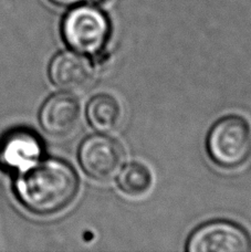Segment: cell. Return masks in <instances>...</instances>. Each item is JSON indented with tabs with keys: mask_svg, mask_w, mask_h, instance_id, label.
<instances>
[{
	"mask_svg": "<svg viewBox=\"0 0 251 252\" xmlns=\"http://www.w3.org/2000/svg\"><path fill=\"white\" fill-rule=\"evenodd\" d=\"M79 192V177L70 164L47 159L25 169L16 182L22 205L39 216L56 215L72 204Z\"/></svg>",
	"mask_w": 251,
	"mask_h": 252,
	"instance_id": "obj_1",
	"label": "cell"
},
{
	"mask_svg": "<svg viewBox=\"0 0 251 252\" xmlns=\"http://www.w3.org/2000/svg\"><path fill=\"white\" fill-rule=\"evenodd\" d=\"M207 153L215 164L225 169L244 165L251 155V126L237 115L222 118L210 128Z\"/></svg>",
	"mask_w": 251,
	"mask_h": 252,
	"instance_id": "obj_2",
	"label": "cell"
},
{
	"mask_svg": "<svg viewBox=\"0 0 251 252\" xmlns=\"http://www.w3.org/2000/svg\"><path fill=\"white\" fill-rule=\"evenodd\" d=\"M110 21L94 4H78L66 13L61 26L62 38L72 50L96 55L110 37Z\"/></svg>",
	"mask_w": 251,
	"mask_h": 252,
	"instance_id": "obj_3",
	"label": "cell"
},
{
	"mask_svg": "<svg viewBox=\"0 0 251 252\" xmlns=\"http://www.w3.org/2000/svg\"><path fill=\"white\" fill-rule=\"evenodd\" d=\"M188 252H250L251 237L239 224L215 220L191 232L187 239Z\"/></svg>",
	"mask_w": 251,
	"mask_h": 252,
	"instance_id": "obj_4",
	"label": "cell"
},
{
	"mask_svg": "<svg viewBox=\"0 0 251 252\" xmlns=\"http://www.w3.org/2000/svg\"><path fill=\"white\" fill-rule=\"evenodd\" d=\"M78 156L83 172L97 182L114 178L124 161L122 145L105 135H92L85 138L80 145Z\"/></svg>",
	"mask_w": 251,
	"mask_h": 252,
	"instance_id": "obj_5",
	"label": "cell"
},
{
	"mask_svg": "<svg viewBox=\"0 0 251 252\" xmlns=\"http://www.w3.org/2000/svg\"><path fill=\"white\" fill-rule=\"evenodd\" d=\"M49 76L57 88L68 93L85 91L95 78L91 61L73 51L61 52L53 58Z\"/></svg>",
	"mask_w": 251,
	"mask_h": 252,
	"instance_id": "obj_6",
	"label": "cell"
},
{
	"mask_svg": "<svg viewBox=\"0 0 251 252\" xmlns=\"http://www.w3.org/2000/svg\"><path fill=\"white\" fill-rule=\"evenodd\" d=\"M43 130L55 137H68L78 129L81 106L69 93H58L44 102L39 114Z\"/></svg>",
	"mask_w": 251,
	"mask_h": 252,
	"instance_id": "obj_7",
	"label": "cell"
},
{
	"mask_svg": "<svg viewBox=\"0 0 251 252\" xmlns=\"http://www.w3.org/2000/svg\"><path fill=\"white\" fill-rule=\"evenodd\" d=\"M42 144L38 136L25 129L9 133L0 145V161L7 167L25 170L38 163Z\"/></svg>",
	"mask_w": 251,
	"mask_h": 252,
	"instance_id": "obj_8",
	"label": "cell"
},
{
	"mask_svg": "<svg viewBox=\"0 0 251 252\" xmlns=\"http://www.w3.org/2000/svg\"><path fill=\"white\" fill-rule=\"evenodd\" d=\"M90 125L100 133H111L119 128L123 120V107L116 97L102 93L94 96L87 106Z\"/></svg>",
	"mask_w": 251,
	"mask_h": 252,
	"instance_id": "obj_9",
	"label": "cell"
},
{
	"mask_svg": "<svg viewBox=\"0 0 251 252\" xmlns=\"http://www.w3.org/2000/svg\"><path fill=\"white\" fill-rule=\"evenodd\" d=\"M153 185L151 170L142 163H131L119 172L118 186L129 197H141L150 191Z\"/></svg>",
	"mask_w": 251,
	"mask_h": 252,
	"instance_id": "obj_10",
	"label": "cell"
},
{
	"mask_svg": "<svg viewBox=\"0 0 251 252\" xmlns=\"http://www.w3.org/2000/svg\"><path fill=\"white\" fill-rule=\"evenodd\" d=\"M51 3L56 4L58 7H64V8H72L78 6V4L84 3L87 0H49Z\"/></svg>",
	"mask_w": 251,
	"mask_h": 252,
	"instance_id": "obj_11",
	"label": "cell"
},
{
	"mask_svg": "<svg viewBox=\"0 0 251 252\" xmlns=\"http://www.w3.org/2000/svg\"><path fill=\"white\" fill-rule=\"evenodd\" d=\"M93 2L94 6H96L98 8L101 7H105L107 4H110L112 2V0H91Z\"/></svg>",
	"mask_w": 251,
	"mask_h": 252,
	"instance_id": "obj_12",
	"label": "cell"
}]
</instances>
